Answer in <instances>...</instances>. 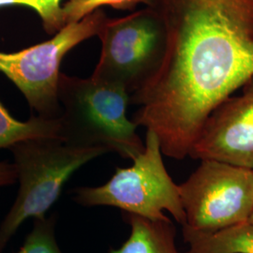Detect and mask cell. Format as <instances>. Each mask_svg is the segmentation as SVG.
Listing matches in <instances>:
<instances>
[{
    "label": "cell",
    "instance_id": "obj_14",
    "mask_svg": "<svg viewBox=\"0 0 253 253\" xmlns=\"http://www.w3.org/2000/svg\"><path fill=\"white\" fill-rule=\"evenodd\" d=\"M153 0H68L63 6L65 23L78 22L101 7L120 10H133L140 4L149 7Z\"/></svg>",
    "mask_w": 253,
    "mask_h": 253
},
{
    "label": "cell",
    "instance_id": "obj_13",
    "mask_svg": "<svg viewBox=\"0 0 253 253\" xmlns=\"http://www.w3.org/2000/svg\"><path fill=\"white\" fill-rule=\"evenodd\" d=\"M63 0H0V8L26 7L34 10L41 18L46 33L54 35L66 26Z\"/></svg>",
    "mask_w": 253,
    "mask_h": 253
},
{
    "label": "cell",
    "instance_id": "obj_3",
    "mask_svg": "<svg viewBox=\"0 0 253 253\" xmlns=\"http://www.w3.org/2000/svg\"><path fill=\"white\" fill-rule=\"evenodd\" d=\"M9 149L14 158L19 190L0 224V253L27 219L46 216L74 172L109 152L104 147L71 145L56 137L29 139Z\"/></svg>",
    "mask_w": 253,
    "mask_h": 253
},
{
    "label": "cell",
    "instance_id": "obj_15",
    "mask_svg": "<svg viewBox=\"0 0 253 253\" xmlns=\"http://www.w3.org/2000/svg\"><path fill=\"white\" fill-rule=\"evenodd\" d=\"M17 181V172L13 163L0 162V188L13 185Z\"/></svg>",
    "mask_w": 253,
    "mask_h": 253
},
{
    "label": "cell",
    "instance_id": "obj_6",
    "mask_svg": "<svg viewBox=\"0 0 253 253\" xmlns=\"http://www.w3.org/2000/svg\"><path fill=\"white\" fill-rule=\"evenodd\" d=\"M98 36L100 59L91 77L120 85L130 95L153 75L163 59L164 29L151 7L107 18Z\"/></svg>",
    "mask_w": 253,
    "mask_h": 253
},
{
    "label": "cell",
    "instance_id": "obj_8",
    "mask_svg": "<svg viewBox=\"0 0 253 253\" xmlns=\"http://www.w3.org/2000/svg\"><path fill=\"white\" fill-rule=\"evenodd\" d=\"M208 116L190 157L253 169V75Z\"/></svg>",
    "mask_w": 253,
    "mask_h": 253
},
{
    "label": "cell",
    "instance_id": "obj_10",
    "mask_svg": "<svg viewBox=\"0 0 253 253\" xmlns=\"http://www.w3.org/2000/svg\"><path fill=\"white\" fill-rule=\"evenodd\" d=\"M182 233L189 244V251L185 253H253V223L250 221L214 233L184 225Z\"/></svg>",
    "mask_w": 253,
    "mask_h": 253
},
{
    "label": "cell",
    "instance_id": "obj_17",
    "mask_svg": "<svg viewBox=\"0 0 253 253\" xmlns=\"http://www.w3.org/2000/svg\"></svg>",
    "mask_w": 253,
    "mask_h": 253
},
{
    "label": "cell",
    "instance_id": "obj_4",
    "mask_svg": "<svg viewBox=\"0 0 253 253\" xmlns=\"http://www.w3.org/2000/svg\"><path fill=\"white\" fill-rule=\"evenodd\" d=\"M157 135L146 130L145 149L127 168H117L105 184L80 187L73 190V200L83 207H112L150 220L168 219L164 211L184 225L185 212L179 187L163 163Z\"/></svg>",
    "mask_w": 253,
    "mask_h": 253
},
{
    "label": "cell",
    "instance_id": "obj_5",
    "mask_svg": "<svg viewBox=\"0 0 253 253\" xmlns=\"http://www.w3.org/2000/svg\"><path fill=\"white\" fill-rule=\"evenodd\" d=\"M97 9L78 22L67 24L52 39L15 53L0 52V73L23 93L38 116L58 118V80L64 56L91 37L98 36L107 20Z\"/></svg>",
    "mask_w": 253,
    "mask_h": 253
},
{
    "label": "cell",
    "instance_id": "obj_1",
    "mask_svg": "<svg viewBox=\"0 0 253 253\" xmlns=\"http://www.w3.org/2000/svg\"><path fill=\"white\" fill-rule=\"evenodd\" d=\"M165 46L157 71L130 95L133 122L163 156L190 157L211 112L253 75V0H153Z\"/></svg>",
    "mask_w": 253,
    "mask_h": 253
},
{
    "label": "cell",
    "instance_id": "obj_2",
    "mask_svg": "<svg viewBox=\"0 0 253 253\" xmlns=\"http://www.w3.org/2000/svg\"><path fill=\"white\" fill-rule=\"evenodd\" d=\"M60 138L79 146H99L133 160L145 149L137 125L126 117L130 94L118 84L93 77L60 73Z\"/></svg>",
    "mask_w": 253,
    "mask_h": 253
},
{
    "label": "cell",
    "instance_id": "obj_7",
    "mask_svg": "<svg viewBox=\"0 0 253 253\" xmlns=\"http://www.w3.org/2000/svg\"><path fill=\"white\" fill-rule=\"evenodd\" d=\"M178 187L184 225L192 230L214 233L248 221L253 213V169L202 160Z\"/></svg>",
    "mask_w": 253,
    "mask_h": 253
},
{
    "label": "cell",
    "instance_id": "obj_11",
    "mask_svg": "<svg viewBox=\"0 0 253 253\" xmlns=\"http://www.w3.org/2000/svg\"><path fill=\"white\" fill-rule=\"evenodd\" d=\"M42 137L60 138L58 118L38 116L25 122L19 121L9 114L0 101V149H9L20 142Z\"/></svg>",
    "mask_w": 253,
    "mask_h": 253
},
{
    "label": "cell",
    "instance_id": "obj_9",
    "mask_svg": "<svg viewBox=\"0 0 253 253\" xmlns=\"http://www.w3.org/2000/svg\"><path fill=\"white\" fill-rule=\"evenodd\" d=\"M123 216L130 234L120 248L109 253H185L176 247V230L170 218L150 220L127 213Z\"/></svg>",
    "mask_w": 253,
    "mask_h": 253
},
{
    "label": "cell",
    "instance_id": "obj_12",
    "mask_svg": "<svg viewBox=\"0 0 253 253\" xmlns=\"http://www.w3.org/2000/svg\"><path fill=\"white\" fill-rule=\"evenodd\" d=\"M25 242L16 253H63L55 237L56 215L34 218Z\"/></svg>",
    "mask_w": 253,
    "mask_h": 253
},
{
    "label": "cell",
    "instance_id": "obj_16",
    "mask_svg": "<svg viewBox=\"0 0 253 253\" xmlns=\"http://www.w3.org/2000/svg\"><path fill=\"white\" fill-rule=\"evenodd\" d=\"M248 221H250V222L253 223V213H252V215H251V217H250V218H249V220H248Z\"/></svg>",
    "mask_w": 253,
    "mask_h": 253
}]
</instances>
